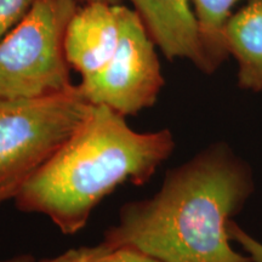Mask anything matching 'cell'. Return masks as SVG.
Listing matches in <instances>:
<instances>
[{"instance_id":"3","label":"cell","mask_w":262,"mask_h":262,"mask_svg":"<svg viewBox=\"0 0 262 262\" xmlns=\"http://www.w3.org/2000/svg\"><path fill=\"white\" fill-rule=\"evenodd\" d=\"M91 106L79 85L37 97L0 98V204L16 198L50 162Z\"/></svg>"},{"instance_id":"4","label":"cell","mask_w":262,"mask_h":262,"mask_svg":"<svg viewBox=\"0 0 262 262\" xmlns=\"http://www.w3.org/2000/svg\"><path fill=\"white\" fill-rule=\"evenodd\" d=\"M75 0H35L0 40V98H27L72 86L64 34Z\"/></svg>"},{"instance_id":"11","label":"cell","mask_w":262,"mask_h":262,"mask_svg":"<svg viewBox=\"0 0 262 262\" xmlns=\"http://www.w3.org/2000/svg\"><path fill=\"white\" fill-rule=\"evenodd\" d=\"M35 0H0V40L25 17Z\"/></svg>"},{"instance_id":"5","label":"cell","mask_w":262,"mask_h":262,"mask_svg":"<svg viewBox=\"0 0 262 262\" xmlns=\"http://www.w3.org/2000/svg\"><path fill=\"white\" fill-rule=\"evenodd\" d=\"M164 85L155 42L136 11L122 6V33L112 58L84 77L79 89L91 104H104L122 116L152 107Z\"/></svg>"},{"instance_id":"2","label":"cell","mask_w":262,"mask_h":262,"mask_svg":"<svg viewBox=\"0 0 262 262\" xmlns=\"http://www.w3.org/2000/svg\"><path fill=\"white\" fill-rule=\"evenodd\" d=\"M173 148L170 130L137 133L120 113L93 104L74 135L16 195V205L74 234L104 196L126 181L146 183Z\"/></svg>"},{"instance_id":"6","label":"cell","mask_w":262,"mask_h":262,"mask_svg":"<svg viewBox=\"0 0 262 262\" xmlns=\"http://www.w3.org/2000/svg\"><path fill=\"white\" fill-rule=\"evenodd\" d=\"M122 33V6L89 3L75 11L64 34L66 58L81 77L96 73L111 60Z\"/></svg>"},{"instance_id":"8","label":"cell","mask_w":262,"mask_h":262,"mask_svg":"<svg viewBox=\"0 0 262 262\" xmlns=\"http://www.w3.org/2000/svg\"><path fill=\"white\" fill-rule=\"evenodd\" d=\"M229 55L238 63V86L242 90L262 91V0L248 4L229 17L225 28Z\"/></svg>"},{"instance_id":"9","label":"cell","mask_w":262,"mask_h":262,"mask_svg":"<svg viewBox=\"0 0 262 262\" xmlns=\"http://www.w3.org/2000/svg\"><path fill=\"white\" fill-rule=\"evenodd\" d=\"M241 0H193L195 18L211 73L228 56L225 42V28L232 8Z\"/></svg>"},{"instance_id":"1","label":"cell","mask_w":262,"mask_h":262,"mask_svg":"<svg viewBox=\"0 0 262 262\" xmlns=\"http://www.w3.org/2000/svg\"><path fill=\"white\" fill-rule=\"evenodd\" d=\"M254 191L251 166L216 142L169 170L152 198L124 205L104 242L160 262H253L232 248L228 224Z\"/></svg>"},{"instance_id":"13","label":"cell","mask_w":262,"mask_h":262,"mask_svg":"<svg viewBox=\"0 0 262 262\" xmlns=\"http://www.w3.org/2000/svg\"><path fill=\"white\" fill-rule=\"evenodd\" d=\"M106 262H160L148 255L141 253L134 248L120 247L114 248V250L107 257Z\"/></svg>"},{"instance_id":"7","label":"cell","mask_w":262,"mask_h":262,"mask_svg":"<svg viewBox=\"0 0 262 262\" xmlns=\"http://www.w3.org/2000/svg\"><path fill=\"white\" fill-rule=\"evenodd\" d=\"M150 39L168 60L186 58L211 73L195 15L188 0H130Z\"/></svg>"},{"instance_id":"10","label":"cell","mask_w":262,"mask_h":262,"mask_svg":"<svg viewBox=\"0 0 262 262\" xmlns=\"http://www.w3.org/2000/svg\"><path fill=\"white\" fill-rule=\"evenodd\" d=\"M114 248L107 242L94 247H80L71 249L60 256L42 260L41 262H106Z\"/></svg>"},{"instance_id":"14","label":"cell","mask_w":262,"mask_h":262,"mask_svg":"<svg viewBox=\"0 0 262 262\" xmlns=\"http://www.w3.org/2000/svg\"><path fill=\"white\" fill-rule=\"evenodd\" d=\"M0 262H34V258L31 255H18V256H14L9 258V260Z\"/></svg>"},{"instance_id":"12","label":"cell","mask_w":262,"mask_h":262,"mask_svg":"<svg viewBox=\"0 0 262 262\" xmlns=\"http://www.w3.org/2000/svg\"><path fill=\"white\" fill-rule=\"evenodd\" d=\"M228 233L232 242L239 244L245 254L251 258L253 262H262V243L245 232L237 222L232 220L228 224Z\"/></svg>"},{"instance_id":"15","label":"cell","mask_w":262,"mask_h":262,"mask_svg":"<svg viewBox=\"0 0 262 262\" xmlns=\"http://www.w3.org/2000/svg\"><path fill=\"white\" fill-rule=\"evenodd\" d=\"M83 2H86L88 4H89V3H96V2H103V3H110V2H112V0H83Z\"/></svg>"}]
</instances>
